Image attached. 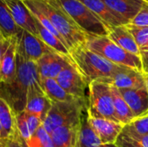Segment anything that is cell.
<instances>
[{"instance_id":"42","label":"cell","mask_w":148,"mask_h":147,"mask_svg":"<svg viewBox=\"0 0 148 147\" xmlns=\"http://www.w3.org/2000/svg\"><path fill=\"white\" fill-rule=\"evenodd\" d=\"M0 147H2V146H0Z\"/></svg>"},{"instance_id":"34","label":"cell","mask_w":148,"mask_h":147,"mask_svg":"<svg viewBox=\"0 0 148 147\" xmlns=\"http://www.w3.org/2000/svg\"><path fill=\"white\" fill-rule=\"evenodd\" d=\"M10 38H7L3 36V34L0 31V69H1V63L3 57V55L9 46ZM0 83H1V72H0Z\"/></svg>"},{"instance_id":"28","label":"cell","mask_w":148,"mask_h":147,"mask_svg":"<svg viewBox=\"0 0 148 147\" xmlns=\"http://www.w3.org/2000/svg\"><path fill=\"white\" fill-rule=\"evenodd\" d=\"M28 147H55L52 142L50 134H49L42 126H41L37 131L31 136L30 139L27 143Z\"/></svg>"},{"instance_id":"30","label":"cell","mask_w":148,"mask_h":147,"mask_svg":"<svg viewBox=\"0 0 148 147\" xmlns=\"http://www.w3.org/2000/svg\"><path fill=\"white\" fill-rule=\"evenodd\" d=\"M16 129H17L19 137L22 139V141L27 145V143L31 138V134L29 133V127L25 120L24 111L16 114Z\"/></svg>"},{"instance_id":"13","label":"cell","mask_w":148,"mask_h":147,"mask_svg":"<svg viewBox=\"0 0 148 147\" xmlns=\"http://www.w3.org/2000/svg\"><path fill=\"white\" fill-rule=\"evenodd\" d=\"M88 120L91 127L103 144H115L124 127V125L121 123L106 119L90 118L88 116Z\"/></svg>"},{"instance_id":"37","label":"cell","mask_w":148,"mask_h":147,"mask_svg":"<svg viewBox=\"0 0 148 147\" xmlns=\"http://www.w3.org/2000/svg\"><path fill=\"white\" fill-rule=\"evenodd\" d=\"M6 147H26L23 145H22L21 143L17 142V141H12V140H9L7 143Z\"/></svg>"},{"instance_id":"18","label":"cell","mask_w":148,"mask_h":147,"mask_svg":"<svg viewBox=\"0 0 148 147\" xmlns=\"http://www.w3.org/2000/svg\"><path fill=\"white\" fill-rule=\"evenodd\" d=\"M105 4L116 13L127 24L137 15L147 3L145 0H102Z\"/></svg>"},{"instance_id":"33","label":"cell","mask_w":148,"mask_h":147,"mask_svg":"<svg viewBox=\"0 0 148 147\" xmlns=\"http://www.w3.org/2000/svg\"><path fill=\"white\" fill-rule=\"evenodd\" d=\"M24 115H25V120H26L29 133L32 136L37 131V129L42 125V120L39 116L36 114L29 113L25 111H24Z\"/></svg>"},{"instance_id":"21","label":"cell","mask_w":148,"mask_h":147,"mask_svg":"<svg viewBox=\"0 0 148 147\" xmlns=\"http://www.w3.org/2000/svg\"><path fill=\"white\" fill-rule=\"evenodd\" d=\"M108 36L123 49L131 54L140 56V49L125 25L110 28Z\"/></svg>"},{"instance_id":"36","label":"cell","mask_w":148,"mask_h":147,"mask_svg":"<svg viewBox=\"0 0 148 147\" xmlns=\"http://www.w3.org/2000/svg\"><path fill=\"white\" fill-rule=\"evenodd\" d=\"M8 141L9 140L4 136V133H3V130L2 128V126L0 125V146L2 147H6Z\"/></svg>"},{"instance_id":"12","label":"cell","mask_w":148,"mask_h":147,"mask_svg":"<svg viewBox=\"0 0 148 147\" xmlns=\"http://www.w3.org/2000/svg\"><path fill=\"white\" fill-rule=\"evenodd\" d=\"M16 24L36 36H38L36 23L34 15L22 0H4Z\"/></svg>"},{"instance_id":"38","label":"cell","mask_w":148,"mask_h":147,"mask_svg":"<svg viewBox=\"0 0 148 147\" xmlns=\"http://www.w3.org/2000/svg\"><path fill=\"white\" fill-rule=\"evenodd\" d=\"M144 76H145V81H146V88H147L148 94V75H144Z\"/></svg>"},{"instance_id":"24","label":"cell","mask_w":148,"mask_h":147,"mask_svg":"<svg viewBox=\"0 0 148 147\" xmlns=\"http://www.w3.org/2000/svg\"><path fill=\"white\" fill-rule=\"evenodd\" d=\"M41 86L46 96L51 102H62L69 101L76 99L69 94L56 81V79L47 78L41 81Z\"/></svg>"},{"instance_id":"7","label":"cell","mask_w":148,"mask_h":147,"mask_svg":"<svg viewBox=\"0 0 148 147\" xmlns=\"http://www.w3.org/2000/svg\"><path fill=\"white\" fill-rule=\"evenodd\" d=\"M62 8L88 36H108L109 29L79 0H58Z\"/></svg>"},{"instance_id":"11","label":"cell","mask_w":148,"mask_h":147,"mask_svg":"<svg viewBox=\"0 0 148 147\" xmlns=\"http://www.w3.org/2000/svg\"><path fill=\"white\" fill-rule=\"evenodd\" d=\"M51 105L52 102L44 94L41 82H33L28 89L26 104L23 111L39 116L43 122L51 107Z\"/></svg>"},{"instance_id":"27","label":"cell","mask_w":148,"mask_h":147,"mask_svg":"<svg viewBox=\"0 0 148 147\" xmlns=\"http://www.w3.org/2000/svg\"><path fill=\"white\" fill-rule=\"evenodd\" d=\"M35 19H36V17H35ZM36 23L38 37L41 38L54 51H56L59 54H62L63 55L69 56V50L64 45V43L59 38H57L55 35H53L51 32H49L47 29H45L36 19Z\"/></svg>"},{"instance_id":"9","label":"cell","mask_w":148,"mask_h":147,"mask_svg":"<svg viewBox=\"0 0 148 147\" xmlns=\"http://www.w3.org/2000/svg\"><path fill=\"white\" fill-rule=\"evenodd\" d=\"M56 80L69 94L75 98L87 100L86 88L88 87V84L74 64L62 69Z\"/></svg>"},{"instance_id":"3","label":"cell","mask_w":148,"mask_h":147,"mask_svg":"<svg viewBox=\"0 0 148 147\" xmlns=\"http://www.w3.org/2000/svg\"><path fill=\"white\" fill-rule=\"evenodd\" d=\"M69 57L75 68L89 84L93 81H107L127 67L116 65L98 54L80 46L69 51Z\"/></svg>"},{"instance_id":"29","label":"cell","mask_w":148,"mask_h":147,"mask_svg":"<svg viewBox=\"0 0 148 147\" xmlns=\"http://www.w3.org/2000/svg\"><path fill=\"white\" fill-rule=\"evenodd\" d=\"M128 31L131 33L134 41L136 42L137 45L140 49L145 47L148 43V27H138L132 24H126L125 25Z\"/></svg>"},{"instance_id":"10","label":"cell","mask_w":148,"mask_h":147,"mask_svg":"<svg viewBox=\"0 0 148 147\" xmlns=\"http://www.w3.org/2000/svg\"><path fill=\"white\" fill-rule=\"evenodd\" d=\"M71 64L73 62L69 56L63 55L56 51L47 53L36 62L40 80L47 78L56 79L62 69Z\"/></svg>"},{"instance_id":"35","label":"cell","mask_w":148,"mask_h":147,"mask_svg":"<svg viewBox=\"0 0 148 147\" xmlns=\"http://www.w3.org/2000/svg\"><path fill=\"white\" fill-rule=\"evenodd\" d=\"M140 59L142 63V73L148 75V51H140Z\"/></svg>"},{"instance_id":"31","label":"cell","mask_w":148,"mask_h":147,"mask_svg":"<svg viewBox=\"0 0 148 147\" xmlns=\"http://www.w3.org/2000/svg\"><path fill=\"white\" fill-rule=\"evenodd\" d=\"M128 125L136 133L142 135H148V113L145 115L135 118Z\"/></svg>"},{"instance_id":"41","label":"cell","mask_w":148,"mask_h":147,"mask_svg":"<svg viewBox=\"0 0 148 147\" xmlns=\"http://www.w3.org/2000/svg\"><path fill=\"white\" fill-rule=\"evenodd\" d=\"M22 1H24V0H22Z\"/></svg>"},{"instance_id":"17","label":"cell","mask_w":148,"mask_h":147,"mask_svg":"<svg viewBox=\"0 0 148 147\" xmlns=\"http://www.w3.org/2000/svg\"><path fill=\"white\" fill-rule=\"evenodd\" d=\"M16 113L13 111L10 104L0 98V125L4 133V136L8 140L17 141L27 146L19 137L16 129Z\"/></svg>"},{"instance_id":"8","label":"cell","mask_w":148,"mask_h":147,"mask_svg":"<svg viewBox=\"0 0 148 147\" xmlns=\"http://www.w3.org/2000/svg\"><path fill=\"white\" fill-rule=\"evenodd\" d=\"M16 40V52L32 62H36L45 54L54 51L41 38L24 29H21Z\"/></svg>"},{"instance_id":"20","label":"cell","mask_w":148,"mask_h":147,"mask_svg":"<svg viewBox=\"0 0 148 147\" xmlns=\"http://www.w3.org/2000/svg\"><path fill=\"white\" fill-rule=\"evenodd\" d=\"M16 36L10 38L9 46L1 63V83H8L16 76Z\"/></svg>"},{"instance_id":"15","label":"cell","mask_w":148,"mask_h":147,"mask_svg":"<svg viewBox=\"0 0 148 147\" xmlns=\"http://www.w3.org/2000/svg\"><path fill=\"white\" fill-rule=\"evenodd\" d=\"M88 7L93 14L97 16L106 26L110 29L121 25H126L127 23L121 19L116 13L110 10L102 0H79Z\"/></svg>"},{"instance_id":"22","label":"cell","mask_w":148,"mask_h":147,"mask_svg":"<svg viewBox=\"0 0 148 147\" xmlns=\"http://www.w3.org/2000/svg\"><path fill=\"white\" fill-rule=\"evenodd\" d=\"M79 125H65L55 129L50 133L54 146L75 147Z\"/></svg>"},{"instance_id":"19","label":"cell","mask_w":148,"mask_h":147,"mask_svg":"<svg viewBox=\"0 0 148 147\" xmlns=\"http://www.w3.org/2000/svg\"><path fill=\"white\" fill-rule=\"evenodd\" d=\"M75 147H118L116 144H103L91 127L87 112L82 115Z\"/></svg>"},{"instance_id":"14","label":"cell","mask_w":148,"mask_h":147,"mask_svg":"<svg viewBox=\"0 0 148 147\" xmlns=\"http://www.w3.org/2000/svg\"><path fill=\"white\" fill-rule=\"evenodd\" d=\"M106 82L118 89H138L146 88L144 74L130 68H127L117 73Z\"/></svg>"},{"instance_id":"16","label":"cell","mask_w":148,"mask_h":147,"mask_svg":"<svg viewBox=\"0 0 148 147\" xmlns=\"http://www.w3.org/2000/svg\"><path fill=\"white\" fill-rule=\"evenodd\" d=\"M130 107L134 119L148 113V94L147 88L118 89Z\"/></svg>"},{"instance_id":"1","label":"cell","mask_w":148,"mask_h":147,"mask_svg":"<svg viewBox=\"0 0 148 147\" xmlns=\"http://www.w3.org/2000/svg\"><path fill=\"white\" fill-rule=\"evenodd\" d=\"M23 3L28 8L42 13L50 21L65 41L69 51L85 45L87 34L75 23L58 0H24Z\"/></svg>"},{"instance_id":"2","label":"cell","mask_w":148,"mask_h":147,"mask_svg":"<svg viewBox=\"0 0 148 147\" xmlns=\"http://www.w3.org/2000/svg\"><path fill=\"white\" fill-rule=\"evenodd\" d=\"M15 78L8 83H0V98L6 101L16 113L24 110L26 95L29 86L41 82L36 62L29 61L16 52Z\"/></svg>"},{"instance_id":"23","label":"cell","mask_w":148,"mask_h":147,"mask_svg":"<svg viewBox=\"0 0 148 147\" xmlns=\"http://www.w3.org/2000/svg\"><path fill=\"white\" fill-rule=\"evenodd\" d=\"M115 144L118 147H148V135L140 134L125 125Z\"/></svg>"},{"instance_id":"39","label":"cell","mask_w":148,"mask_h":147,"mask_svg":"<svg viewBox=\"0 0 148 147\" xmlns=\"http://www.w3.org/2000/svg\"><path fill=\"white\" fill-rule=\"evenodd\" d=\"M140 51H148V43L145 47H143V48L140 49Z\"/></svg>"},{"instance_id":"32","label":"cell","mask_w":148,"mask_h":147,"mask_svg":"<svg viewBox=\"0 0 148 147\" xmlns=\"http://www.w3.org/2000/svg\"><path fill=\"white\" fill-rule=\"evenodd\" d=\"M129 24L138 27H148V3L140 9Z\"/></svg>"},{"instance_id":"6","label":"cell","mask_w":148,"mask_h":147,"mask_svg":"<svg viewBox=\"0 0 148 147\" xmlns=\"http://www.w3.org/2000/svg\"><path fill=\"white\" fill-rule=\"evenodd\" d=\"M87 114L90 118L106 119L118 122L115 115L111 86L103 81H93L88 84Z\"/></svg>"},{"instance_id":"40","label":"cell","mask_w":148,"mask_h":147,"mask_svg":"<svg viewBox=\"0 0 148 147\" xmlns=\"http://www.w3.org/2000/svg\"><path fill=\"white\" fill-rule=\"evenodd\" d=\"M145 1H146V2H147V3H148V0H145Z\"/></svg>"},{"instance_id":"5","label":"cell","mask_w":148,"mask_h":147,"mask_svg":"<svg viewBox=\"0 0 148 147\" xmlns=\"http://www.w3.org/2000/svg\"><path fill=\"white\" fill-rule=\"evenodd\" d=\"M88 100L76 98L69 101L52 102L51 107L42 122L45 131L50 134L55 129L65 125H77L86 112Z\"/></svg>"},{"instance_id":"4","label":"cell","mask_w":148,"mask_h":147,"mask_svg":"<svg viewBox=\"0 0 148 147\" xmlns=\"http://www.w3.org/2000/svg\"><path fill=\"white\" fill-rule=\"evenodd\" d=\"M85 47L116 65L127 67L142 72L140 56L123 49L108 36H98L87 35Z\"/></svg>"},{"instance_id":"26","label":"cell","mask_w":148,"mask_h":147,"mask_svg":"<svg viewBox=\"0 0 148 147\" xmlns=\"http://www.w3.org/2000/svg\"><path fill=\"white\" fill-rule=\"evenodd\" d=\"M21 29L14 22L4 0H0V31L5 37L12 38L16 36Z\"/></svg>"},{"instance_id":"25","label":"cell","mask_w":148,"mask_h":147,"mask_svg":"<svg viewBox=\"0 0 148 147\" xmlns=\"http://www.w3.org/2000/svg\"><path fill=\"white\" fill-rule=\"evenodd\" d=\"M111 93L114 101V107L115 111V115L118 121L121 124L128 125L134 120V115L133 114L127 103L125 101L121 94H120L118 88L111 85Z\"/></svg>"}]
</instances>
